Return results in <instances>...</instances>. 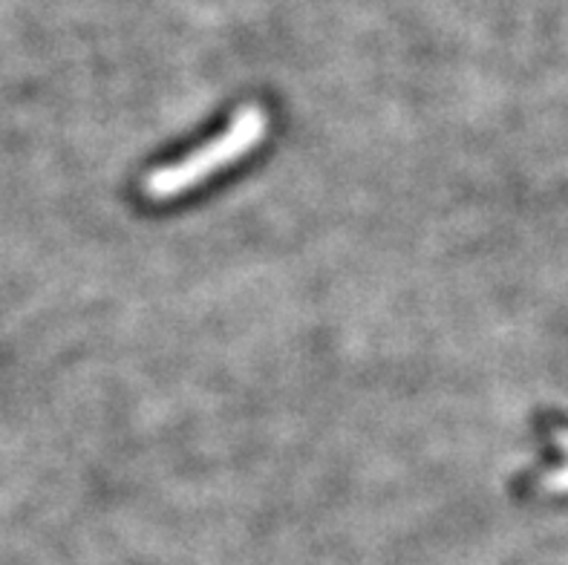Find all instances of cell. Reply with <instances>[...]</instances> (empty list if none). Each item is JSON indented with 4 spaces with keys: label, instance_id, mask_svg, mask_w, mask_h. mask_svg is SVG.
I'll return each instance as SVG.
<instances>
[{
    "label": "cell",
    "instance_id": "6da1fadb",
    "mask_svg": "<svg viewBox=\"0 0 568 565\" xmlns=\"http://www.w3.org/2000/svg\"><path fill=\"white\" fill-rule=\"evenodd\" d=\"M266 128L268 124L263 110L243 108L234 115V122L229 124V130H223L209 144H202L200 151L180 159V162H173V165L153 171L144 180V193L151 200H173V196H182V193L196 188L200 182L211 180L220 168H229L234 162H240L243 157H248L266 139Z\"/></svg>",
    "mask_w": 568,
    "mask_h": 565
},
{
    "label": "cell",
    "instance_id": "7a4b0ae2",
    "mask_svg": "<svg viewBox=\"0 0 568 565\" xmlns=\"http://www.w3.org/2000/svg\"><path fill=\"white\" fill-rule=\"evenodd\" d=\"M546 487H551V491H568V467H562L557 476L546 480Z\"/></svg>",
    "mask_w": 568,
    "mask_h": 565
},
{
    "label": "cell",
    "instance_id": "3957f363",
    "mask_svg": "<svg viewBox=\"0 0 568 565\" xmlns=\"http://www.w3.org/2000/svg\"><path fill=\"white\" fill-rule=\"evenodd\" d=\"M560 444H562V451H568V433H562V436H560Z\"/></svg>",
    "mask_w": 568,
    "mask_h": 565
}]
</instances>
